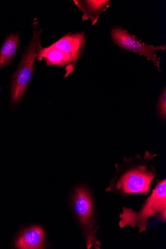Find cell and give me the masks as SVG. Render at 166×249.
Returning a JSON list of instances; mask_svg holds the SVG:
<instances>
[{
    "label": "cell",
    "instance_id": "cell-8",
    "mask_svg": "<svg viewBox=\"0 0 166 249\" xmlns=\"http://www.w3.org/2000/svg\"><path fill=\"white\" fill-rule=\"evenodd\" d=\"M19 40L18 33L11 34L5 39L0 50V70L10 64L17 52Z\"/></svg>",
    "mask_w": 166,
    "mask_h": 249
},
{
    "label": "cell",
    "instance_id": "cell-3",
    "mask_svg": "<svg viewBox=\"0 0 166 249\" xmlns=\"http://www.w3.org/2000/svg\"><path fill=\"white\" fill-rule=\"evenodd\" d=\"M156 216L166 222V179L158 180L155 188L138 212L124 207L119 214L118 225L121 229L127 226L138 230L139 234L148 231L149 219Z\"/></svg>",
    "mask_w": 166,
    "mask_h": 249
},
{
    "label": "cell",
    "instance_id": "cell-11",
    "mask_svg": "<svg viewBox=\"0 0 166 249\" xmlns=\"http://www.w3.org/2000/svg\"><path fill=\"white\" fill-rule=\"evenodd\" d=\"M108 1H86L91 12H97L108 3Z\"/></svg>",
    "mask_w": 166,
    "mask_h": 249
},
{
    "label": "cell",
    "instance_id": "cell-2",
    "mask_svg": "<svg viewBox=\"0 0 166 249\" xmlns=\"http://www.w3.org/2000/svg\"><path fill=\"white\" fill-rule=\"evenodd\" d=\"M69 207L82 236L87 249H100L102 244L97 234L100 228L95 198L90 188L80 184L71 190Z\"/></svg>",
    "mask_w": 166,
    "mask_h": 249
},
{
    "label": "cell",
    "instance_id": "cell-5",
    "mask_svg": "<svg viewBox=\"0 0 166 249\" xmlns=\"http://www.w3.org/2000/svg\"><path fill=\"white\" fill-rule=\"evenodd\" d=\"M111 34L113 41L118 47L145 56L160 70V59L155 53L158 51L165 50L166 45L158 47L148 45L121 28H113Z\"/></svg>",
    "mask_w": 166,
    "mask_h": 249
},
{
    "label": "cell",
    "instance_id": "cell-10",
    "mask_svg": "<svg viewBox=\"0 0 166 249\" xmlns=\"http://www.w3.org/2000/svg\"><path fill=\"white\" fill-rule=\"evenodd\" d=\"M158 110L160 115L163 118L165 119L166 116V88L164 89V92L162 93L158 105Z\"/></svg>",
    "mask_w": 166,
    "mask_h": 249
},
{
    "label": "cell",
    "instance_id": "cell-9",
    "mask_svg": "<svg viewBox=\"0 0 166 249\" xmlns=\"http://www.w3.org/2000/svg\"><path fill=\"white\" fill-rule=\"evenodd\" d=\"M37 58L40 61L44 59L47 66L62 67L71 63L70 55L51 47L42 49Z\"/></svg>",
    "mask_w": 166,
    "mask_h": 249
},
{
    "label": "cell",
    "instance_id": "cell-6",
    "mask_svg": "<svg viewBox=\"0 0 166 249\" xmlns=\"http://www.w3.org/2000/svg\"><path fill=\"white\" fill-rule=\"evenodd\" d=\"M86 37L83 32L68 34L50 46L70 55L71 63L74 65L80 58L84 49Z\"/></svg>",
    "mask_w": 166,
    "mask_h": 249
},
{
    "label": "cell",
    "instance_id": "cell-7",
    "mask_svg": "<svg viewBox=\"0 0 166 249\" xmlns=\"http://www.w3.org/2000/svg\"><path fill=\"white\" fill-rule=\"evenodd\" d=\"M13 246L17 249H39L44 248V232L39 226H34L14 238Z\"/></svg>",
    "mask_w": 166,
    "mask_h": 249
},
{
    "label": "cell",
    "instance_id": "cell-4",
    "mask_svg": "<svg viewBox=\"0 0 166 249\" xmlns=\"http://www.w3.org/2000/svg\"><path fill=\"white\" fill-rule=\"evenodd\" d=\"M37 22L33 25V36L27 50L21 56L20 62L15 72L11 85V105L15 106L21 99L32 77L36 58L42 49L40 34L37 30Z\"/></svg>",
    "mask_w": 166,
    "mask_h": 249
},
{
    "label": "cell",
    "instance_id": "cell-1",
    "mask_svg": "<svg viewBox=\"0 0 166 249\" xmlns=\"http://www.w3.org/2000/svg\"><path fill=\"white\" fill-rule=\"evenodd\" d=\"M156 157V154L147 151L143 156L137 155L129 159L124 157L122 163L115 164V174L105 191L122 198L148 196L156 175V169L150 162Z\"/></svg>",
    "mask_w": 166,
    "mask_h": 249
}]
</instances>
